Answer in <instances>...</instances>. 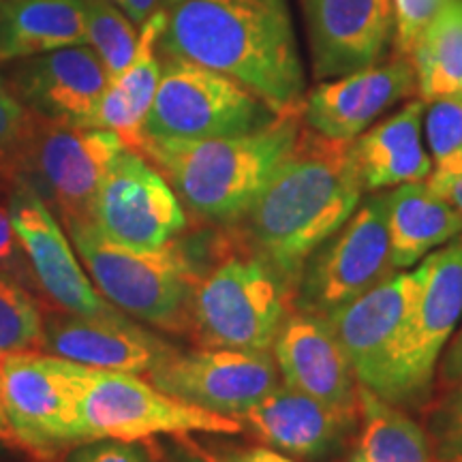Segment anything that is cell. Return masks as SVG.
Listing matches in <instances>:
<instances>
[{"mask_svg": "<svg viewBox=\"0 0 462 462\" xmlns=\"http://www.w3.org/2000/svg\"><path fill=\"white\" fill-rule=\"evenodd\" d=\"M69 462H154L140 441H116V439H97L78 446Z\"/></svg>", "mask_w": 462, "mask_h": 462, "instance_id": "33", "label": "cell"}, {"mask_svg": "<svg viewBox=\"0 0 462 462\" xmlns=\"http://www.w3.org/2000/svg\"><path fill=\"white\" fill-rule=\"evenodd\" d=\"M229 462H296V460L274 448H248V449H242V452H238L236 456H231Z\"/></svg>", "mask_w": 462, "mask_h": 462, "instance_id": "38", "label": "cell"}, {"mask_svg": "<svg viewBox=\"0 0 462 462\" xmlns=\"http://www.w3.org/2000/svg\"><path fill=\"white\" fill-rule=\"evenodd\" d=\"M356 140H332L302 125L293 148L242 218L245 242L296 291L306 259L360 206Z\"/></svg>", "mask_w": 462, "mask_h": 462, "instance_id": "1", "label": "cell"}, {"mask_svg": "<svg viewBox=\"0 0 462 462\" xmlns=\"http://www.w3.org/2000/svg\"><path fill=\"white\" fill-rule=\"evenodd\" d=\"M424 114L432 159L429 180H448L458 176L462 173V95L429 101Z\"/></svg>", "mask_w": 462, "mask_h": 462, "instance_id": "29", "label": "cell"}, {"mask_svg": "<svg viewBox=\"0 0 462 462\" xmlns=\"http://www.w3.org/2000/svg\"><path fill=\"white\" fill-rule=\"evenodd\" d=\"M86 3V45L101 58L109 82L118 79L135 58L140 31L109 0H84Z\"/></svg>", "mask_w": 462, "mask_h": 462, "instance_id": "27", "label": "cell"}, {"mask_svg": "<svg viewBox=\"0 0 462 462\" xmlns=\"http://www.w3.org/2000/svg\"><path fill=\"white\" fill-rule=\"evenodd\" d=\"M449 0H392L394 11V43L396 54L411 56L420 34L439 15Z\"/></svg>", "mask_w": 462, "mask_h": 462, "instance_id": "31", "label": "cell"}, {"mask_svg": "<svg viewBox=\"0 0 462 462\" xmlns=\"http://www.w3.org/2000/svg\"><path fill=\"white\" fill-rule=\"evenodd\" d=\"M349 462H437V454L418 421L360 383L357 437Z\"/></svg>", "mask_w": 462, "mask_h": 462, "instance_id": "25", "label": "cell"}, {"mask_svg": "<svg viewBox=\"0 0 462 462\" xmlns=\"http://www.w3.org/2000/svg\"><path fill=\"white\" fill-rule=\"evenodd\" d=\"M90 221L103 238L129 251H159L187 229L182 201L171 184L142 157L125 148L103 178Z\"/></svg>", "mask_w": 462, "mask_h": 462, "instance_id": "12", "label": "cell"}, {"mask_svg": "<svg viewBox=\"0 0 462 462\" xmlns=\"http://www.w3.org/2000/svg\"><path fill=\"white\" fill-rule=\"evenodd\" d=\"M9 88L34 118L90 126L109 86V75L90 45H69L9 62Z\"/></svg>", "mask_w": 462, "mask_h": 462, "instance_id": "15", "label": "cell"}, {"mask_svg": "<svg viewBox=\"0 0 462 462\" xmlns=\"http://www.w3.org/2000/svg\"><path fill=\"white\" fill-rule=\"evenodd\" d=\"M184 3V0H161V9L163 11H170L171 7H176V5Z\"/></svg>", "mask_w": 462, "mask_h": 462, "instance_id": "40", "label": "cell"}, {"mask_svg": "<svg viewBox=\"0 0 462 462\" xmlns=\"http://www.w3.org/2000/svg\"><path fill=\"white\" fill-rule=\"evenodd\" d=\"M413 92H418V79L411 60L396 54L306 92L300 116L302 125L319 135L357 140L381 114Z\"/></svg>", "mask_w": 462, "mask_h": 462, "instance_id": "17", "label": "cell"}, {"mask_svg": "<svg viewBox=\"0 0 462 462\" xmlns=\"http://www.w3.org/2000/svg\"><path fill=\"white\" fill-rule=\"evenodd\" d=\"M265 446L302 460H317L334 452L357 424V411L332 404L281 383L240 415Z\"/></svg>", "mask_w": 462, "mask_h": 462, "instance_id": "21", "label": "cell"}, {"mask_svg": "<svg viewBox=\"0 0 462 462\" xmlns=\"http://www.w3.org/2000/svg\"><path fill=\"white\" fill-rule=\"evenodd\" d=\"M109 3L116 5L133 24L140 28L146 24L150 15L161 9V0H109Z\"/></svg>", "mask_w": 462, "mask_h": 462, "instance_id": "35", "label": "cell"}, {"mask_svg": "<svg viewBox=\"0 0 462 462\" xmlns=\"http://www.w3.org/2000/svg\"><path fill=\"white\" fill-rule=\"evenodd\" d=\"M65 225L79 262L109 304L165 332L187 330L190 298L201 274L193 246L176 238L159 251L137 253L112 245L92 221Z\"/></svg>", "mask_w": 462, "mask_h": 462, "instance_id": "5", "label": "cell"}, {"mask_svg": "<svg viewBox=\"0 0 462 462\" xmlns=\"http://www.w3.org/2000/svg\"><path fill=\"white\" fill-rule=\"evenodd\" d=\"M424 268L398 270L371 291L340 306L326 319L343 345L357 381L379 392L392 349L420 296Z\"/></svg>", "mask_w": 462, "mask_h": 462, "instance_id": "16", "label": "cell"}, {"mask_svg": "<svg viewBox=\"0 0 462 462\" xmlns=\"http://www.w3.org/2000/svg\"><path fill=\"white\" fill-rule=\"evenodd\" d=\"M84 420L90 441H143L157 435H238L240 420L182 402L146 383L140 374L92 368L84 396Z\"/></svg>", "mask_w": 462, "mask_h": 462, "instance_id": "11", "label": "cell"}, {"mask_svg": "<svg viewBox=\"0 0 462 462\" xmlns=\"http://www.w3.org/2000/svg\"><path fill=\"white\" fill-rule=\"evenodd\" d=\"M388 234L394 268L411 270L432 248L458 238L462 217L426 180L407 182L388 190Z\"/></svg>", "mask_w": 462, "mask_h": 462, "instance_id": "23", "label": "cell"}, {"mask_svg": "<svg viewBox=\"0 0 462 462\" xmlns=\"http://www.w3.org/2000/svg\"><path fill=\"white\" fill-rule=\"evenodd\" d=\"M441 379L452 385L462 381V330L458 332V337L454 338V343L449 345L446 360L441 364Z\"/></svg>", "mask_w": 462, "mask_h": 462, "instance_id": "36", "label": "cell"}, {"mask_svg": "<svg viewBox=\"0 0 462 462\" xmlns=\"http://www.w3.org/2000/svg\"><path fill=\"white\" fill-rule=\"evenodd\" d=\"M429 182V187L435 190V193L441 195L443 199L449 201L456 210H458V215L462 217V173L454 178H448V180H426Z\"/></svg>", "mask_w": 462, "mask_h": 462, "instance_id": "37", "label": "cell"}, {"mask_svg": "<svg viewBox=\"0 0 462 462\" xmlns=\"http://www.w3.org/2000/svg\"><path fill=\"white\" fill-rule=\"evenodd\" d=\"M165 14L159 51L229 75L279 114L302 107L304 67L287 0H184Z\"/></svg>", "mask_w": 462, "mask_h": 462, "instance_id": "2", "label": "cell"}, {"mask_svg": "<svg viewBox=\"0 0 462 462\" xmlns=\"http://www.w3.org/2000/svg\"><path fill=\"white\" fill-rule=\"evenodd\" d=\"M31 120V112L17 101L7 79L0 78V180L7 173L11 157L20 146L22 137L26 135Z\"/></svg>", "mask_w": 462, "mask_h": 462, "instance_id": "32", "label": "cell"}, {"mask_svg": "<svg viewBox=\"0 0 462 462\" xmlns=\"http://www.w3.org/2000/svg\"><path fill=\"white\" fill-rule=\"evenodd\" d=\"M317 79L360 71L394 42L392 0H302Z\"/></svg>", "mask_w": 462, "mask_h": 462, "instance_id": "18", "label": "cell"}, {"mask_svg": "<svg viewBox=\"0 0 462 462\" xmlns=\"http://www.w3.org/2000/svg\"><path fill=\"white\" fill-rule=\"evenodd\" d=\"M424 281L407 326L392 349L379 394L394 404L424 401L443 346L462 317V240L421 262Z\"/></svg>", "mask_w": 462, "mask_h": 462, "instance_id": "10", "label": "cell"}, {"mask_svg": "<svg viewBox=\"0 0 462 462\" xmlns=\"http://www.w3.org/2000/svg\"><path fill=\"white\" fill-rule=\"evenodd\" d=\"M45 315L24 282L0 270V356L43 349Z\"/></svg>", "mask_w": 462, "mask_h": 462, "instance_id": "28", "label": "cell"}, {"mask_svg": "<svg viewBox=\"0 0 462 462\" xmlns=\"http://www.w3.org/2000/svg\"><path fill=\"white\" fill-rule=\"evenodd\" d=\"M302 116L289 109L263 129L215 140H146L142 157L157 165L173 193L208 223H240L296 143Z\"/></svg>", "mask_w": 462, "mask_h": 462, "instance_id": "3", "label": "cell"}, {"mask_svg": "<svg viewBox=\"0 0 462 462\" xmlns=\"http://www.w3.org/2000/svg\"><path fill=\"white\" fill-rule=\"evenodd\" d=\"M125 148L114 131L56 125L32 116L0 184L26 182L62 223L90 221L97 190Z\"/></svg>", "mask_w": 462, "mask_h": 462, "instance_id": "7", "label": "cell"}, {"mask_svg": "<svg viewBox=\"0 0 462 462\" xmlns=\"http://www.w3.org/2000/svg\"><path fill=\"white\" fill-rule=\"evenodd\" d=\"M86 45L84 0H0V62Z\"/></svg>", "mask_w": 462, "mask_h": 462, "instance_id": "24", "label": "cell"}, {"mask_svg": "<svg viewBox=\"0 0 462 462\" xmlns=\"http://www.w3.org/2000/svg\"><path fill=\"white\" fill-rule=\"evenodd\" d=\"M43 349L97 371L148 374L176 354V346L143 330L129 315L86 319L58 309L45 317Z\"/></svg>", "mask_w": 462, "mask_h": 462, "instance_id": "19", "label": "cell"}, {"mask_svg": "<svg viewBox=\"0 0 462 462\" xmlns=\"http://www.w3.org/2000/svg\"><path fill=\"white\" fill-rule=\"evenodd\" d=\"M430 430L437 462H462V381L435 409Z\"/></svg>", "mask_w": 462, "mask_h": 462, "instance_id": "30", "label": "cell"}, {"mask_svg": "<svg viewBox=\"0 0 462 462\" xmlns=\"http://www.w3.org/2000/svg\"><path fill=\"white\" fill-rule=\"evenodd\" d=\"M92 368L51 354L0 356L3 409L14 446L51 458L90 441L84 396Z\"/></svg>", "mask_w": 462, "mask_h": 462, "instance_id": "6", "label": "cell"}, {"mask_svg": "<svg viewBox=\"0 0 462 462\" xmlns=\"http://www.w3.org/2000/svg\"><path fill=\"white\" fill-rule=\"evenodd\" d=\"M394 273L398 270L392 263L388 193L374 190L360 201L349 221L306 259L293 291V309L328 317Z\"/></svg>", "mask_w": 462, "mask_h": 462, "instance_id": "9", "label": "cell"}, {"mask_svg": "<svg viewBox=\"0 0 462 462\" xmlns=\"http://www.w3.org/2000/svg\"><path fill=\"white\" fill-rule=\"evenodd\" d=\"M0 270L22 281L26 287H32L34 276L28 263V257L17 238L14 223H11L7 206L0 204Z\"/></svg>", "mask_w": 462, "mask_h": 462, "instance_id": "34", "label": "cell"}, {"mask_svg": "<svg viewBox=\"0 0 462 462\" xmlns=\"http://www.w3.org/2000/svg\"><path fill=\"white\" fill-rule=\"evenodd\" d=\"M0 441L11 443V446H14V439H11L7 418H5V409H3V379H0Z\"/></svg>", "mask_w": 462, "mask_h": 462, "instance_id": "39", "label": "cell"}, {"mask_svg": "<svg viewBox=\"0 0 462 462\" xmlns=\"http://www.w3.org/2000/svg\"><path fill=\"white\" fill-rule=\"evenodd\" d=\"M421 101L462 95V0H449L409 56Z\"/></svg>", "mask_w": 462, "mask_h": 462, "instance_id": "26", "label": "cell"}, {"mask_svg": "<svg viewBox=\"0 0 462 462\" xmlns=\"http://www.w3.org/2000/svg\"><path fill=\"white\" fill-rule=\"evenodd\" d=\"M221 245L195 285L187 332L199 346L273 351L293 289L246 242Z\"/></svg>", "mask_w": 462, "mask_h": 462, "instance_id": "4", "label": "cell"}, {"mask_svg": "<svg viewBox=\"0 0 462 462\" xmlns=\"http://www.w3.org/2000/svg\"><path fill=\"white\" fill-rule=\"evenodd\" d=\"M3 187L7 189V210L31 263L34 285L45 298L60 310L86 319L120 315L90 281L48 204L22 180H9Z\"/></svg>", "mask_w": 462, "mask_h": 462, "instance_id": "14", "label": "cell"}, {"mask_svg": "<svg viewBox=\"0 0 462 462\" xmlns=\"http://www.w3.org/2000/svg\"><path fill=\"white\" fill-rule=\"evenodd\" d=\"M189 462H218V460H212V458H195V460H189Z\"/></svg>", "mask_w": 462, "mask_h": 462, "instance_id": "41", "label": "cell"}, {"mask_svg": "<svg viewBox=\"0 0 462 462\" xmlns=\"http://www.w3.org/2000/svg\"><path fill=\"white\" fill-rule=\"evenodd\" d=\"M161 58V82L143 123L146 140H215L263 129L279 116L229 75L189 58Z\"/></svg>", "mask_w": 462, "mask_h": 462, "instance_id": "8", "label": "cell"}, {"mask_svg": "<svg viewBox=\"0 0 462 462\" xmlns=\"http://www.w3.org/2000/svg\"><path fill=\"white\" fill-rule=\"evenodd\" d=\"M281 381L317 401L357 411V381L343 345L321 315L289 310L273 345Z\"/></svg>", "mask_w": 462, "mask_h": 462, "instance_id": "20", "label": "cell"}, {"mask_svg": "<svg viewBox=\"0 0 462 462\" xmlns=\"http://www.w3.org/2000/svg\"><path fill=\"white\" fill-rule=\"evenodd\" d=\"M148 379L178 401L236 420L281 385L273 351L217 346H199L187 354L176 351Z\"/></svg>", "mask_w": 462, "mask_h": 462, "instance_id": "13", "label": "cell"}, {"mask_svg": "<svg viewBox=\"0 0 462 462\" xmlns=\"http://www.w3.org/2000/svg\"><path fill=\"white\" fill-rule=\"evenodd\" d=\"M424 112L426 101H409L401 112L364 131L354 142L364 189L383 190L429 180L432 159L421 143Z\"/></svg>", "mask_w": 462, "mask_h": 462, "instance_id": "22", "label": "cell"}]
</instances>
